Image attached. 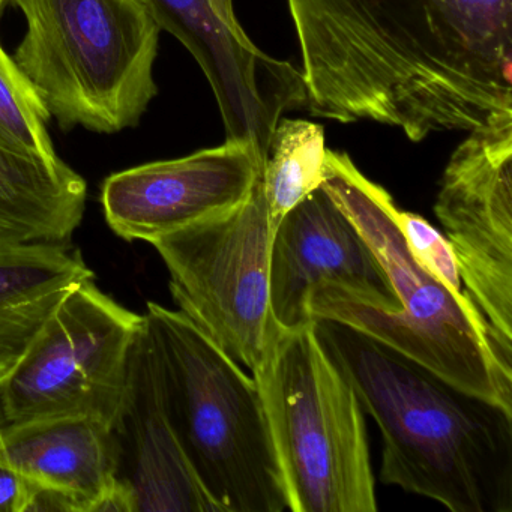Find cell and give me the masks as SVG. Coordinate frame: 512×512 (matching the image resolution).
<instances>
[{
	"label": "cell",
	"instance_id": "1",
	"mask_svg": "<svg viewBox=\"0 0 512 512\" xmlns=\"http://www.w3.org/2000/svg\"><path fill=\"white\" fill-rule=\"evenodd\" d=\"M316 118L418 143L512 113V0H287Z\"/></svg>",
	"mask_w": 512,
	"mask_h": 512
},
{
	"label": "cell",
	"instance_id": "2",
	"mask_svg": "<svg viewBox=\"0 0 512 512\" xmlns=\"http://www.w3.org/2000/svg\"><path fill=\"white\" fill-rule=\"evenodd\" d=\"M317 337L383 437V484L452 512H512V412L334 322Z\"/></svg>",
	"mask_w": 512,
	"mask_h": 512
},
{
	"label": "cell",
	"instance_id": "3",
	"mask_svg": "<svg viewBox=\"0 0 512 512\" xmlns=\"http://www.w3.org/2000/svg\"><path fill=\"white\" fill-rule=\"evenodd\" d=\"M322 187L373 251L400 302L385 310L335 284L308 296L313 320H334L403 353L463 391L512 412V353L467 296L416 260L391 194L362 175L349 155L326 149Z\"/></svg>",
	"mask_w": 512,
	"mask_h": 512
},
{
	"label": "cell",
	"instance_id": "4",
	"mask_svg": "<svg viewBox=\"0 0 512 512\" xmlns=\"http://www.w3.org/2000/svg\"><path fill=\"white\" fill-rule=\"evenodd\" d=\"M173 428L220 512L290 511L259 385L181 310L149 302Z\"/></svg>",
	"mask_w": 512,
	"mask_h": 512
},
{
	"label": "cell",
	"instance_id": "5",
	"mask_svg": "<svg viewBox=\"0 0 512 512\" xmlns=\"http://www.w3.org/2000/svg\"><path fill=\"white\" fill-rule=\"evenodd\" d=\"M28 32L19 68L64 130L136 127L158 94L160 32L142 0H11Z\"/></svg>",
	"mask_w": 512,
	"mask_h": 512
},
{
	"label": "cell",
	"instance_id": "6",
	"mask_svg": "<svg viewBox=\"0 0 512 512\" xmlns=\"http://www.w3.org/2000/svg\"><path fill=\"white\" fill-rule=\"evenodd\" d=\"M292 512H376L364 409L314 320L281 328L254 374Z\"/></svg>",
	"mask_w": 512,
	"mask_h": 512
},
{
	"label": "cell",
	"instance_id": "7",
	"mask_svg": "<svg viewBox=\"0 0 512 512\" xmlns=\"http://www.w3.org/2000/svg\"><path fill=\"white\" fill-rule=\"evenodd\" d=\"M274 233L260 175L238 205L152 242L179 310L251 376L281 329L269 301Z\"/></svg>",
	"mask_w": 512,
	"mask_h": 512
},
{
	"label": "cell",
	"instance_id": "8",
	"mask_svg": "<svg viewBox=\"0 0 512 512\" xmlns=\"http://www.w3.org/2000/svg\"><path fill=\"white\" fill-rule=\"evenodd\" d=\"M143 325L94 280L71 290L0 382L7 422L76 416L112 427Z\"/></svg>",
	"mask_w": 512,
	"mask_h": 512
},
{
	"label": "cell",
	"instance_id": "9",
	"mask_svg": "<svg viewBox=\"0 0 512 512\" xmlns=\"http://www.w3.org/2000/svg\"><path fill=\"white\" fill-rule=\"evenodd\" d=\"M467 133L443 172L434 212L467 296L512 353V113Z\"/></svg>",
	"mask_w": 512,
	"mask_h": 512
},
{
	"label": "cell",
	"instance_id": "10",
	"mask_svg": "<svg viewBox=\"0 0 512 512\" xmlns=\"http://www.w3.org/2000/svg\"><path fill=\"white\" fill-rule=\"evenodd\" d=\"M161 31L184 44L214 91L226 140L250 142L265 157L277 122L307 106L302 71L254 46L233 0H142Z\"/></svg>",
	"mask_w": 512,
	"mask_h": 512
},
{
	"label": "cell",
	"instance_id": "11",
	"mask_svg": "<svg viewBox=\"0 0 512 512\" xmlns=\"http://www.w3.org/2000/svg\"><path fill=\"white\" fill-rule=\"evenodd\" d=\"M263 164L253 143L226 140L178 160L133 167L104 182V217L125 241L152 244L241 203Z\"/></svg>",
	"mask_w": 512,
	"mask_h": 512
},
{
	"label": "cell",
	"instance_id": "12",
	"mask_svg": "<svg viewBox=\"0 0 512 512\" xmlns=\"http://www.w3.org/2000/svg\"><path fill=\"white\" fill-rule=\"evenodd\" d=\"M319 284L344 287L385 310L400 308L379 260L323 187L284 215L272 239L269 301L281 328L313 320L308 296Z\"/></svg>",
	"mask_w": 512,
	"mask_h": 512
},
{
	"label": "cell",
	"instance_id": "13",
	"mask_svg": "<svg viewBox=\"0 0 512 512\" xmlns=\"http://www.w3.org/2000/svg\"><path fill=\"white\" fill-rule=\"evenodd\" d=\"M112 431L118 452L116 478L134 512H220L191 469L173 428L146 320L131 349Z\"/></svg>",
	"mask_w": 512,
	"mask_h": 512
},
{
	"label": "cell",
	"instance_id": "14",
	"mask_svg": "<svg viewBox=\"0 0 512 512\" xmlns=\"http://www.w3.org/2000/svg\"><path fill=\"white\" fill-rule=\"evenodd\" d=\"M0 463L40 488L32 511L134 512L116 478L112 427L97 419L7 422L0 430Z\"/></svg>",
	"mask_w": 512,
	"mask_h": 512
},
{
	"label": "cell",
	"instance_id": "15",
	"mask_svg": "<svg viewBox=\"0 0 512 512\" xmlns=\"http://www.w3.org/2000/svg\"><path fill=\"white\" fill-rule=\"evenodd\" d=\"M88 280H94V272L70 244L0 247V382L65 296Z\"/></svg>",
	"mask_w": 512,
	"mask_h": 512
},
{
	"label": "cell",
	"instance_id": "16",
	"mask_svg": "<svg viewBox=\"0 0 512 512\" xmlns=\"http://www.w3.org/2000/svg\"><path fill=\"white\" fill-rule=\"evenodd\" d=\"M88 187L64 161L0 148V247L70 244L83 220Z\"/></svg>",
	"mask_w": 512,
	"mask_h": 512
},
{
	"label": "cell",
	"instance_id": "17",
	"mask_svg": "<svg viewBox=\"0 0 512 512\" xmlns=\"http://www.w3.org/2000/svg\"><path fill=\"white\" fill-rule=\"evenodd\" d=\"M325 130L302 119L277 122L263 164V190L274 232L284 215L322 187Z\"/></svg>",
	"mask_w": 512,
	"mask_h": 512
},
{
	"label": "cell",
	"instance_id": "18",
	"mask_svg": "<svg viewBox=\"0 0 512 512\" xmlns=\"http://www.w3.org/2000/svg\"><path fill=\"white\" fill-rule=\"evenodd\" d=\"M50 115L0 47V148L46 161L61 158L47 130Z\"/></svg>",
	"mask_w": 512,
	"mask_h": 512
},
{
	"label": "cell",
	"instance_id": "19",
	"mask_svg": "<svg viewBox=\"0 0 512 512\" xmlns=\"http://www.w3.org/2000/svg\"><path fill=\"white\" fill-rule=\"evenodd\" d=\"M398 223L416 260L446 287L463 292L460 266L446 236L413 212L398 209Z\"/></svg>",
	"mask_w": 512,
	"mask_h": 512
},
{
	"label": "cell",
	"instance_id": "20",
	"mask_svg": "<svg viewBox=\"0 0 512 512\" xmlns=\"http://www.w3.org/2000/svg\"><path fill=\"white\" fill-rule=\"evenodd\" d=\"M40 488L0 463V512H31Z\"/></svg>",
	"mask_w": 512,
	"mask_h": 512
},
{
	"label": "cell",
	"instance_id": "21",
	"mask_svg": "<svg viewBox=\"0 0 512 512\" xmlns=\"http://www.w3.org/2000/svg\"><path fill=\"white\" fill-rule=\"evenodd\" d=\"M7 425V419H5L4 409H2V403H0V430Z\"/></svg>",
	"mask_w": 512,
	"mask_h": 512
},
{
	"label": "cell",
	"instance_id": "22",
	"mask_svg": "<svg viewBox=\"0 0 512 512\" xmlns=\"http://www.w3.org/2000/svg\"><path fill=\"white\" fill-rule=\"evenodd\" d=\"M8 0H0V14H2V10H4L5 4H7Z\"/></svg>",
	"mask_w": 512,
	"mask_h": 512
}]
</instances>
